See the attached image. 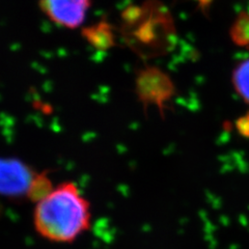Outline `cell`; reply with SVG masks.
<instances>
[{
  "label": "cell",
  "mask_w": 249,
  "mask_h": 249,
  "mask_svg": "<svg viewBox=\"0 0 249 249\" xmlns=\"http://www.w3.org/2000/svg\"><path fill=\"white\" fill-rule=\"evenodd\" d=\"M90 204L78 186L64 182L36 202L34 224L42 238L55 243H72L90 228Z\"/></svg>",
  "instance_id": "cell-1"
},
{
  "label": "cell",
  "mask_w": 249,
  "mask_h": 249,
  "mask_svg": "<svg viewBox=\"0 0 249 249\" xmlns=\"http://www.w3.org/2000/svg\"><path fill=\"white\" fill-rule=\"evenodd\" d=\"M121 34L129 48L142 58L164 55L176 42L173 16L158 0L124 9Z\"/></svg>",
  "instance_id": "cell-2"
},
{
  "label": "cell",
  "mask_w": 249,
  "mask_h": 249,
  "mask_svg": "<svg viewBox=\"0 0 249 249\" xmlns=\"http://www.w3.org/2000/svg\"><path fill=\"white\" fill-rule=\"evenodd\" d=\"M135 90L138 100L147 106H156L163 115L166 104L175 95V84L170 77L160 69L147 66L136 75Z\"/></svg>",
  "instance_id": "cell-3"
},
{
  "label": "cell",
  "mask_w": 249,
  "mask_h": 249,
  "mask_svg": "<svg viewBox=\"0 0 249 249\" xmlns=\"http://www.w3.org/2000/svg\"><path fill=\"white\" fill-rule=\"evenodd\" d=\"M36 174L33 167L19 159L0 157V196L10 198L26 197Z\"/></svg>",
  "instance_id": "cell-4"
},
{
  "label": "cell",
  "mask_w": 249,
  "mask_h": 249,
  "mask_svg": "<svg viewBox=\"0 0 249 249\" xmlns=\"http://www.w3.org/2000/svg\"><path fill=\"white\" fill-rule=\"evenodd\" d=\"M42 13L54 24L68 29L82 25L91 0H40Z\"/></svg>",
  "instance_id": "cell-5"
},
{
  "label": "cell",
  "mask_w": 249,
  "mask_h": 249,
  "mask_svg": "<svg viewBox=\"0 0 249 249\" xmlns=\"http://www.w3.org/2000/svg\"><path fill=\"white\" fill-rule=\"evenodd\" d=\"M82 36L92 48L105 51L115 46V35L111 24L105 20L82 29Z\"/></svg>",
  "instance_id": "cell-6"
},
{
  "label": "cell",
  "mask_w": 249,
  "mask_h": 249,
  "mask_svg": "<svg viewBox=\"0 0 249 249\" xmlns=\"http://www.w3.org/2000/svg\"><path fill=\"white\" fill-rule=\"evenodd\" d=\"M54 188L55 187L53 186L51 178L46 171L41 174L37 173L34 178L33 182H31L26 198L36 204V202L41 201L45 197L48 196Z\"/></svg>",
  "instance_id": "cell-7"
},
{
  "label": "cell",
  "mask_w": 249,
  "mask_h": 249,
  "mask_svg": "<svg viewBox=\"0 0 249 249\" xmlns=\"http://www.w3.org/2000/svg\"><path fill=\"white\" fill-rule=\"evenodd\" d=\"M232 84L238 95L249 104V59L241 61L233 69Z\"/></svg>",
  "instance_id": "cell-8"
},
{
  "label": "cell",
  "mask_w": 249,
  "mask_h": 249,
  "mask_svg": "<svg viewBox=\"0 0 249 249\" xmlns=\"http://www.w3.org/2000/svg\"><path fill=\"white\" fill-rule=\"evenodd\" d=\"M236 128L240 135L249 138V112L240 116L236 122Z\"/></svg>",
  "instance_id": "cell-9"
},
{
  "label": "cell",
  "mask_w": 249,
  "mask_h": 249,
  "mask_svg": "<svg viewBox=\"0 0 249 249\" xmlns=\"http://www.w3.org/2000/svg\"><path fill=\"white\" fill-rule=\"evenodd\" d=\"M197 1L199 2V5L202 10L207 9V6H209V4L212 2V0H197Z\"/></svg>",
  "instance_id": "cell-10"
}]
</instances>
